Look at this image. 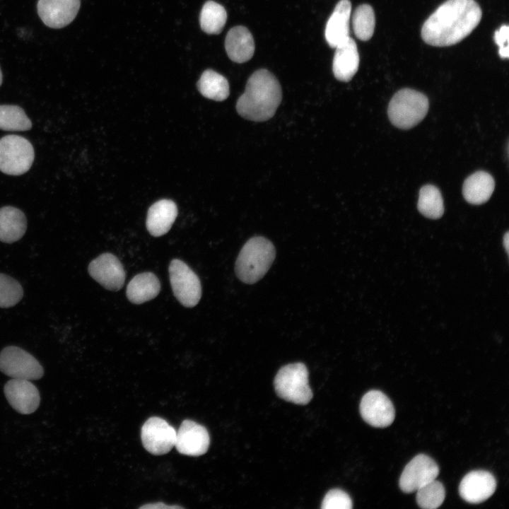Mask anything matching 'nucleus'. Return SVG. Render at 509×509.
<instances>
[{
    "mask_svg": "<svg viewBox=\"0 0 509 509\" xmlns=\"http://www.w3.org/2000/svg\"><path fill=\"white\" fill-rule=\"evenodd\" d=\"M4 394L11 406L23 414L34 412L40 404L39 391L28 380L12 378L5 385Z\"/></svg>",
    "mask_w": 509,
    "mask_h": 509,
    "instance_id": "dca6fc26",
    "label": "nucleus"
},
{
    "mask_svg": "<svg viewBox=\"0 0 509 509\" xmlns=\"http://www.w3.org/2000/svg\"><path fill=\"white\" fill-rule=\"evenodd\" d=\"M508 32V26L507 25H503L494 33V41L499 47L498 54L502 59H508L509 56Z\"/></svg>",
    "mask_w": 509,
    "mask_h": 509,
    "instance_id": "2f4dec72",
    "label": "nucleus"
},
{
    "mask_svg": "<svg viewBox=\"0 0 509 509\" xmlns=\"http://www.w3.org/2000/svg\"><path fill=\"white\" fill-rule=\"evenodd\" d=\"M89 274L107 290L122 288L125 279L123 266L112 254L104 253L93 259L88 266Z\"/></svg>",
    "mask_w": 509,
    "mask_h": 509,
    "instance_id": "ddd939ff",
    "label": "nucleus"
},
{
    "mask_svg": "<svg viewBox=\"0 0 509 509\" xmlns=\"http://www.w3.org/2000/svg\"><path fill=\"white\" fill-rule=\"evenodd\" d=\"M321 508L323 509H350L352 508V501L344 491L332 489L325 495Z\"/></svg>",
    "mask_w": 509,
    "mask_h": 509,
    "instance_id": "7c9ffc66",
    "label": "nucleus"
},
{
    "mask_svg": "<svg viewBox=\"0 0 509 509\" xmlns=\"http://www.w3.org/2000/svg\"><path fill=\"white\" fill-rule=\"evenodd\" d=\"M481 16V9L474 0H447L424 22L421 37L432 46L453 45L474 30Z\"/></svg>",
    "mask_w": 509,
    "mask_h": 509,
    "instance_id": "f257e3e1",
    "label": "nucleus"
},
{
    "mask_svg": "<svg viewBox=\"0 0 509 509\" xmlns=\"http://www.w3.org/2000/svg\"><path fill=\"white\" fill-rule=\"evenodd\" d=\"M494 187V180L489 173L477 171L465 180L463 184L462 194L467 202L479 205L489 199Z\"/></svg>",
    "mask_w": 509,
    "mask_h": 509,
    "instance_id": "412c9836",
    "label": "nucleus"
},
{
    "mask_svg": "<svg viewBox=\"0 0 509 509\" xmlns=\"http://www.w3.org/2000/svg\"><path fill=\"white\" fill-rule=\"evenodd\" d=\"M351 4L349 0H340L328 19L324 36L328 45L335 48L349 36V21Z\"/></svg>",
    "mask_w": 509,
    "mask_h": 509,
    "instance_id": "a211bd4d",
    "label": "nucleus"
},
{
    "mask_svg": "<svg viewBox=\"0 0 509 509\" xmlns=\"http://www.w3.org/2000/svg\"><path fill=\"white\" fill-rule=\"evenodd\" d=\"M225 48L228 57L234 62H247L255 52L253 37L247 28L235 26L227 33Z\"/></svg>",
    "mask_w": 509,
    "mask_h": 509,
    "instance_id": "6ab92c4d",
    "label": "nucleus"
},
{
    "mask_svg": "<svg viewBox=\"0 0 509 509\" xmlns=\"http://www.w3.org/2000/svg\"><path fill=\"white\" fill-rule=\"evenodd\" d=\"M417 206L419 212L425 217L440 218L444 213L443 200L440 190L431 185L422 187Z\"/></svg>",
    "mask_w": 509,
    "mask_h": 509,
    "instance_id": "a878e982",
    "label": "nucleus"
},
{
    "mask_svg": "<svg viewBox=\"0 0 509 509\" xmlns=\"http://www.w3.org/2000/svg\"><path fill=\"white\" fill-rule=\"evenodd\" d=\"M359 54L356 42L349 37L335 47L332 70L335 78L341 81H350L357 72Z\"/></svg>",
    "mask_w": 509,
    "mask_h": 509,
    "instance_id": "f3484780",
    "label": "nucleus"
},
{
    "mask_svg": "<svg viewBox=\"0 0 509 509\" xmlns=\"http://www.w3.org/2000/svg\"><path fill=\"white\" fill-rule=\"evenodd\" d=\"M276 256L273 244L263 237H253L241 249L235 262V274L244 283H254L261 279L271 266Z\"/></svg>",
    "mask_w": 509,
    "mask_h": 509,
    "instance_id": "7ed1b4c3",
    "label": "nucleus"
},
{
    "mask_svg": "<svg viewBox=\"0 0 509 509\" xmlns=\"http://www.w3.org/2000/svg\"><path fill=\"white\" fill-rule=\"evenodd\" d=\"M429 107L427 97L410 88L397 91L388 105V117L397 127L410 129L419 124L426 115Z\"/></svg>",
    "mask_w": 509,
    "mask_h": 509,
    "instance_id": "20e7f679",
    "label": "nucleus"
},
{
    "mask_svg": "<svg viewBox=\"0 0 509 509\" xmlns=\"http://www.w3.org/2000/svg\"><path fill=\"white\" fill-rule=\"evenodd\" d=\"M503 243H504L503 245H504V246H505V250H506L507 253H508V249H509V247H508V245H509V233H508V232H507V233L505 234V235H504V238H503Z\"/></svg>",
    "mask_w": 509,
    "mask_h": 509,
    "instance_id": "72a5a7b5",
    "label": "nucleus"
},
{
    "mask_svg": "<svg viewBox=\"0 0 509 509\" xmlns=\"http://www.w3.org/2000/svg\"><path fill=\"white\" fill-rule=\"evenodd\" d=\"M32 122L24 110L19 106L0 105V129L4 131H27Z\"/></svg>",
    "mask_w": 509,
    "mask_h": 509,
    "instance_id": "bb28decb",
    "label": "nucleus"
},
{
    "mask_svg": "<svg viewBox=\"0 0 509 509\" xmlns=\"http://www.w3.org/2000/svg\"><path fill=\"white\" fill-rule=\"evenodd\" d=\"M352 25L357 38L363 41L370 40L373 35L375 25L373 8L368 4L358 6L352 16Z\"/></svg>",
    "mask_w": 509,
    "mask_h": 509,
    "instance_id": "cd10ccee",
    "label": "nucleus"
},
{
    "mask_svg": "<svg viewBox=\"0 0 509 509\" xmlns=\"http://www.w3.org/2000/svg\"><path fill=\"white\" fill-rule=\"evenodd\" d=\"M23 296L21 285L13 278L0 274V308H10Z\"/></svg>",
    "mask_w": 509,
    "mask_h": 509,
    "instance_id": "c756f323",
    "label": "nucleus"
},
{
    "mask_svg": "<svg viewBox=\"0 0 509 509\" xmlns=\"http://www.w3.org/2000/svg\"><path fill=\"white\" fill-rule=\"evenodd\" d=\"M169 275L173 293L184 306L192 308L201 296V286L197 275L182 260L175 259L169 266Z\"/></svg>",
    "mask_w": 509,
    "mask_h": 509,
    "instance_id": "0eeeda50",
    "label": "nucleus"
},
{
    "mask_svg": "<svg viewBox=\"0 0 509 509\" xmlns=\"http://www.w3.org/2000/svg\"><path fill=\"white\" fill-rule=\"evenodd\" d=\"M27 228L25 214L13 206L0 209V241L12 243L20 240Z\"/></svg>",
    "mask_w": 509,
    "mask_h": 509,
    "instance_id": "4be33fe9",
    "label": "nucleus"
},
{
    "mask_svg": "<svg viewBox=\"0 0 509 509\" xmlns=\"http://www.w3.org/2000/svg\"><path fill=\"white\" fill-rule=\"evenodd\" d=\"M1 83H2V74H1V71L0 69V86H1Z\"/></svg>",
    "mask_w": 509,
    "mask_h": 509,
    "instance_id": "f704fd0d",
    "label": "nucleus"
},
{
    "mask_svg": "<svg viewBox=\"0 0 509 509\" xmlns=\"http://www.w3.org/2000/svg\"><path fill=\"white\" fill-rule=\"evenodd\" d=\"M80 0H39L37 12L48 27L61 28L71 23L80 8Z\"/></svg>",
    "mask_w": 509,
    "mask_h": 509,
    "instance_id": "4468645a",
    "label": "nucleus"
},
{
    "mask_svg": "<svg viewBox=\"0 0 509 509\" xmlns=\"http://www.w3.org/2000/svg\"><path fill=\"white\" fill-rule=\"evenodd\" d=\"M197 88L203 96L216 101L226 100L230 93L227 79L211 69L203 72L197 83Z\"/></svg>",
    "mask_w": 509,
    "mask_h": 509,
    "instance_id": "b1692460",
    "label": "nucleus"
},
{
    "mask_svg": "<svg viewBox=\"0 0 509 509\" xmlns=\"http://www.w3.org/2000/svg\"><path fill=\"white\" fill-rule=\"evenodd\" d=\"M282 99L280 83L266 69L254 72L247 80L245 90L236 103L238 113L246 119L264 122L274 116Z\"/></svg>",
    "mask_w": 509,
    "mask_h": 509,
    "instance_id": "f03ea898",
    "label": "nucleus"
},
{
    "mask_svg": "<svg viewBox=\"0 0 509 509\" xmlns=\"http://www.w3.org/2000/svg\"><path fill=\"white\" fill-rule=\"evenodd\" d=\"M416 493V503L418 505L424 509H435L438 508L445 497V490L443 485L435 479L424 485Z\"/></svg>",
    "mask_w": 509,
    "mask_h": 509,
    "instance_id": "c85d7f7f",
    "label": "nucleus"
},
{
    "mask_svg": "<svg viewBox=\"0 0 509 509\" xmlns=\"http://www.w3.org/2000/svg\"><path fill=\"white\" fill-rule=\"evenodd\" d=\"M439 467L429 456L419 454L415 456L404 467L399 478L400 489L404 493H412L435 479Z\"/></svg>",
    "mask_w": 509,
    "mask_h": 509,
    "instance_id": "9d476101",
    "label": "nucleus"
},
{
    "mask_svg": "<svg viewBox=\"0 0 509 509\" xmlns=\"http://www.w3.org/2000/svg\"><path fill=\"white\" fill-rule=\"evenodd\" d=\"M360 413L366 423L376 428L390 426L395 417L391 400L383 392L375 390L363 395L360 403Z\"/></svg>",
    "mask_w": 509,
    "mask_h": 509,
    "instance_id": "9b49d317",
    "label": "nucleus"
},
{
    "mask_svg": "<svg viewBox=\"0 0 509 509\" xmlns=\"http://www.w3.org/2000/svg\"><path fill=\"white\" fill-rule=\"evenodd\" d=\"M227 21L225 8L213 1H206L200 13L199 22L201 30L207 34L220 33Z\"/></svg>",
    "mask_w": 509,
    "mask_h": 509,
    "instance_id": "393cba45",
    "label": "nucleus"
},
{
    "mask_svg": "<svg viewBox=\"0 0 509 509\" xmlns=\"http://www.w3.org/2000/svg\"><path fill=\"white\" fill-rule=\"evenodd\" d=\"M177 215L174 201L161 199L151 206L146 218V228L154 237L161 236L170 229Z\"/></svg>",
    "mask_w": 509,
    "mask_h": 509,
    "instance_id": "aec40b11",
    "label": "nucleus"
},
{
    "mask_svg": "<svg viewBox=\"0 0 509 509\" xmlns=\"http://www.w3.org/2000/svg\"><path fill=\"white\" fill-rule=\"evenodd\" d=\"M209 444L210 438L206 428L194 421L184 420L176 431L175 447L180 454L200 456L206 452Z\"/></svg>",
    "mask_w": 509,
    "mask_h": 509,
    "instance_id": "f8f14e48",
    "label": "nucleus"
},
{
    "mask_svg": "<svg viewBox=\"0 0 509 509\" xmlns=\"http://www.w3.org/2000/svg\"><path fill=\"white\" fill-rule=\"evenodd\" d=\"M274 388L279 397L297 404H307L312 398L308 371L302 363L283 366L276 375Z\"/></svg>",
    "mask_w": 509,
    "mask_h": 509,
    "instance_id": "39448f33",
    "label": "nucleus"
},
{
    "mask_svg": "<svg viewBox=\"0 0 509 509\" xmlns=\"http://www.w3.org/2000/svg\"><path fill=\"white\" fill-rule=\"evenodd\" d=\"M160 283L157 276L151 272L136 275L127 287V297L134 304H141L158 296Z\"/></svg>",
    "mask_w": 509,
    "mask_h": 509,
    "instance_id": "5701e85b",
    "label": "nucleus"
},
{
    "mask_svg": "<svg viewBox=\"0 0 509 509\" xmlns=\"http://www.w3.org/2000/svg\"><path fill=\"white\" fill-rule=\"evenodd\" d=\"M141 438L144 448L148 452L162 455L175 447L176 431L163 419L153 416L143 424Z\"/></svg>",
    "mask_w": 509,
    "mask_h": 509,
    "instance_id": "1a4fd4ad",
    "label": "nucleus"
},
{
    "mask_svg": "<svg viewBox=\"0 0 509 509\" xmlns=\"http://www.w3.org/2000/svg\"><path fill=\"white\" fill-rule=\"evenodd\" d=\"M496 488V481L492 474L484 470L472 471L462 479L459 493L462 499L470 503H479L490 498Z\"/></svg>",
    "mask_w": 509,
    "mask_h": 509,
    "instance_id": "2eb2a0df",
    "label": "nucleus"
},
{
    "mask_svg": "<svg viewBox=\"0 0 509 509\" xmlns=\"http://www.w3.org/2000/svg\"><path fill=\"white\" fill-rule=\"evenodd\" d=\"M35 158L33 145L18 135L0 139V171L11 175H22L30 168Z\"/></svg>",
    "mask_w": 509,
    "mask_h": 509,
    "instance_id": "423d86ee",
    "label": "nucleus"
},
{
    "mask_svg": "<svg viewBox=\"0 0 509 509\" xmlns=\"http://www.w3.org/2000/svg\"><path fill=\"white\" fill-rule=\"evenodd\" d=\"M0 370L11 378L28 380L40 379L44 373L42 366L33 356L15 346L1 351Z\"/></svg>",
    "mask_w": 509,
    "mask_h": 509,
    "instance_id": "6e6552de",
    "label": "nucleus"
},
{
    "mask_svg": "<svg viewBox=\"0 0 509 509\" xmlns=\"http://www.w3.org/2000/svg\"><path fill=\"white\" fill-rule=\"evenodd\" d=\"M180 508L182 507H180L179 505H168L164 504L163 503H153V504L151 503V504L144 505L140 507V508Z\"/></svg>",
    "mask_w": 509,
    "mask_h": 509,
    "instance_id": "473e14b6",
    "label": "nucleus"
}]
</instances>
